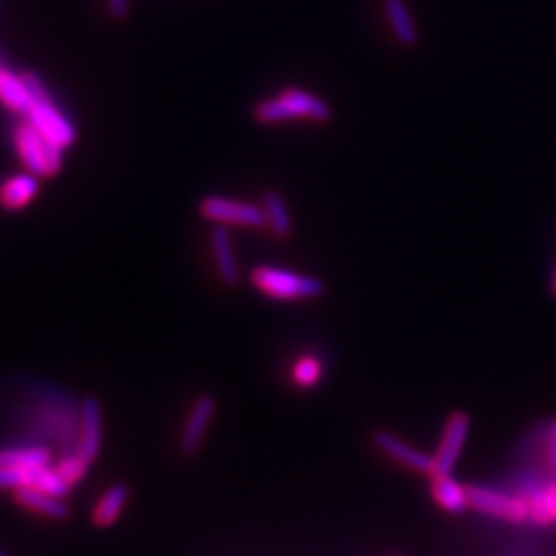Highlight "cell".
<instances>
[{"instance_id":"4fadbf2b","label":"cell","mask_w":556,"mask_h":556,"mask_svg":"<svg viewBox=\"0 0 556 556\" xmlns=\"http://www.w3.org/2000/svg\"><path fill=\"white\" fill-rule=\"evenodd\" d=\"M13 497L27 511H33V513L56 519V521H62L71 515V507L66 505L64 499L48 495V493L36 489V486L23 484V486H19V489L13 491Z\"/></svg>"},{"instance_id":"5bb4252c","label":"cell","mask_w":556,"mask_h":556,"mask_svg":"<svg viewBox=\"0 0 556 556\" xmlns=\"http://www.w3.org/2000/svg\"><path fill=\"white\" fill-rule=\"evenodd\" d=\"M0 103H3L9 112L17 116H25V112L33 103V87H31L29 71L19 75L7 68L3 81H0Z\"/></svg>"},{"instance_id":"ac0fdd59","label":"cell","mask_w":556,"mask_h":556,"mask_svg":"<svg viewBox=\"0 0 556 556\" xmlns=\"http://www.w3.org/2000/svg\"><path fill=\"white\" fill-rule=\"evenodd\" d=\"M262 211L266 217V229H270L274 237L285 239L293 233V217L289 211L287 198L281 192L268 190L262 196Z\"/></svg>"},{"instance_id":"5b68a950","label":"cell","mask_w":556,"mask_h":556,"mask_svg":"<svg viewBox=\"0 0 556 556\" xmlns=\"http://www.w3.org/2000/svg\"><path fill=\"white\" fill-rule=\"evenodd\" d=\"M200 217L219 227H241V229H266V217L262 204L239 200L223 194H208L198 204Z\"/></svg>"},{"instance_id":"83f0119b","label":"cell","mask_w":556,"mask_h":556,"mask_svg":"<svg viewBox=\"0 0 556 556\" xmlns=\"http://www.w3.org/2000/svg\"><path fill=\"white\" fill-rule=\"evenodd\" d=\"M5 73H7V68H5V66H0V81H3V77H5Z\"/></svg>"},{"instance_id":"ba28073f","label":"cell","mask_w":556,"mask_h":556,"mask_svg":"<svg viewBox=\"0 0 556 556\" xmlns=\"http://www.w3.org/2000/svg\"><path fill=\"white\" fill-rule=\"evenodd\" d=\"M215 414H217V400L213 396L204 394L194 400V404L188 410L186 423H184L182 435H180V451L184 456L198 454V449L204 443L208 429H211Z\"/></svg>"},{"instance_id":"ffe728a7","label":"cell","mask_w":556,"mask_h":556,"mask_svg":"<svg viewBox=\"0 0 556 556\" xmlns=\"http://www.w3.org/2000/svg\"><path fill=\"white\" fill-rule=\"evenodd\" d=\"M27 484L36 486V489L54 495L58 499H66L68 495L73 493V484H68L64 480V476L56 470V466H42V468H33L27 470Z\"/></svg>"},{"instance_id":"d4e9b609","label":"cell","mask_w":556,"mask_h":556,"mask_svg":"<svg viewBox=\"0 0 556 556\" xmlns=\"http://www.w3.org/2000/svg\"><path fill=\"white\" fill-rule=\"evenodd\" d=\"M106 7L116 21H122L130 13V0H106Z\"/></svg>"},{"instance_id":"30bf717a","label":"cell","mask_w":556,"mask_h":556,"mask_svg":"<svg viewBox=\"0 0 556 556\" xmlns=\"http://www.w3.org/2000/svg\"><path fill=\"white\" fill-rule=\"evenodd\" d=\"M101 443H103L101 406L95 398H85L79 408L77 454L89 464H93L101 454Z\"/></svg>"},{"instance_id":"f1b7e54d","label":"cell","mask_w":556,"mask_h":556,"mask_svg":"<svg viewBox=\"0 0 556 556\" xmlns=\"http://www.w3.org/2000/svg\"><path fill=\"white\" fill-rule=\"evenodd\" d=\"M392 556H402V554H392Z\"/></svg>"},{"instance_id":"8fae6325","label":"cell","mask_w":556,"mask_h":556,"mask_svg":"<svg viewBox=\"0 0 556 556\" xmlns=\"http://www.w3.org/2000/svg\"><path fill=\"white\" fill-rule=\"evenodd\" d=\"M373 443L377 445V449L384 451V454L390 456L394 462H398V464H402L410 470L433 476V470H435L433 456L425 454V451H421V449L412 447L410 443H406L404 439H400L392 431H386V429L375 431L373 433Z\"/></svg>"},{"instance_id":"d6986e66","label":"cell","mask_w":556,"mask_h":556,"mask_svg":"<svg viewBox=\"0 0 556 556\" xmlns=\"http://www.w3.org/2000/svg\"><path fill=\"white\" fill-rule=\"evenodd\" d=\"M384 11L396 40L402 46H414L419 42V29H416L406 0H384Z\"/></svg>"},{"instance_id":"cb8c5ba5","label":"cell","mask_w":556,"mask_h":556,"mask_svg":"<svg viewBox=\"0 0 556 556\" xmlns=\"http://www.w3.org/2000/svg\"><path fill=\"white\" fill-rule=\"evenodd\" d=\"M27 484V472H17V470H3L0 468V491L5 489H19V486Z\"/></svg>"},{"instance_id":"6da1fadb","label":"cell","mask_w":556,"mask_h":556,"mask_svg":"<svg viewBox=\"0 0 556 556\" xmlns=\"http://www.w3.org/2000/svg\"><path fill=\"white\" fill-rule=\"evenodd\" d=\"M254 118L260 124H285L293 120L326 124L332 118V108L314 93L299 87H287L270 99L258 101Z\"/></svg>"},{"instance_id":"9a60e30c","label":"cell","mask_w":556,"mask_h":556,"mask_svg":"<svg viewBox=\"0 0 556 556\" xmlns=\"http://www.w3.org/2000/svg\"><path fill=\"white\" fill-rule=\"evenodd\" d=\"M431 493L435 503L445 509L447 513L460 515L470 507V495H468V486H464L462 482H458L451 474L445 476H433V484H431Z\"/></svg>"},{"instance_id":"7c38bea8","label":"cell","mask_w":556,"mask_h":556,"mask_svg":"<svg viewBox=\"0 0 556 556\" xmlns=\"http://www.w3.org/2000/svg\"><path fill=\"white\" fill-rule=\"evenodd\" d=\"M40 180L29 171H21L0 182V208L11 213L23 211L40 194Z\"/></svg>"},{"instance_id":"52a82bcc","label":"cell","mask_w":556,"mask_h":556,"mask_svg":"<svg viewBox=\"0 0 556 556\" xmlns=\"http://www.w3.org/2000/svg\"><path fill=\"white\" fill-rule=\"evenodd\" d=\"M468 433H470V416L462 410L451 414L443 427L437 454L433 456V460H435L433 476H445V474L454 472V468L462 456V449L468 441Z\"/></svg>"},{"instance_id":"4316f807","label":"cell","mask_w":556,"mask_h":556,"mask_svg":"<svg viewBox=\"0 0 556 556\" xmlns=\"http://www.w3.org/2000/svg\"><path fill=\"white\" fill-rule=\"evenodd\" d=\"M550 289H552V293L556 295V266H554V272H552V281H550Z\"/></svg>"},{"instance_id":"e0dca14e","label":"cell","mask_w":556,"mask_h":556,"mask_svg":"<svg viewBox=\"0 0 556 556\" xmlns=\"http://www.w3.org/2000/svg\"><path fill=\"white\" fill-rule=\"evenodd\" d=\"M52 464V454L46 447L29 445V447H7L0 449V468L27 472L33 468H42Z\"/></svg>"},{"instance_id":"2e32d148","label":"cell","mask_w":556,"mask_h":556,"mask_svg":"<svg viewBox=\"0 0 556 556\" xmlns=\"http://www.w3.org/2000/svg\"><path fill=\"white\" fill-rule=\"evenodd\" d=\"M128 499H130V491H128L126 484H122V482L112 484L110 489L99 497V501L93 507V513H91L93 524L97 528L114 526L116 521L120 519V515L124 513V509L128 505Z\"/></svg>"},{"instance_id":"3957f363","label":"cell","mask_w":556,"mask_h":556,"mask_svg":"<svg viewBox=\"0 0 556 556\" xmlns=\"http://www.w3.org/2000/svg\"><path fill=\"white\" fill-rule=\"evenodd\" d=\"M29 77L33 87V103L25 112L23 120L40 130L50 143H54L62 151L71 149L77 141V126L56 106V101L42 77H38L36 73H29Z\"/></svg>"},{"instance_id":"7402d4cb","label":"cell","mask_w":556,"mask_h":556,"mask_svg":"<svg viewBox=\"0 0 556 556\" xmlns=\"http://www.w3.org/2000/svg\"><path fill=\"white\" fill-rule=\"evenodd\" d=\"M322 375H324L322 361L311 355L297 359L291 369V377L295 381V386L299 388H316L322 381Z\"/></svg>"},{"instance_id":"603a6c76","label":"cell","mask_w":556,"mask_h":556,"mask_svg":"<svg viewBox=\"0 0 556 556\" xmlns=\"http://www.w3.org/2000/svg\"><path fill=\"white\" fill-rule=\"evenodd\" d=\"M89 462L87 460H83L77 451L73 456H64L58 464H56V470L64 476V480L68 482V484H79L85 476H87V472H89Z\"/></svg>"},{"instance_id":"484cf974","label":"cell","mask_w":556,"mask_h":556,"mask_svg":"<svg viewBox=\"0 0 556 556\" xmlns=\"http://www.w3.org/2000/svg\"><path fill=\"white\" fill-rule=\"evenodd\" d=\"M548 456H550V464L556 470V421H552L550 433H548Z\"/></svg>"},{"instance_id":"7a4b0ae2","label":"cell","mask_w":556,"mask_h":556,"mask_svg":"<svg viewBox=\"0 0 556 556\" xmlns=\"http://www.w3.org/2000/svg\"><path fill=\"white\" fill-rule=\"evenodd\" d=\"M250 281L256 291L276 301H305L324 295V281L318 276L295 272L281 266L260 264L252 270Z\"/></svg>"},{"instance_id":"44dd1931","label":"cell","mask_w":556,"mask_h":556,"mask_svg":"<svg viewBox=\"0 0 556 556\" xmlns=\"http://www.w3.org/2000/svg\"><path fill=\"white\" fill-rule=\"evenodd\" d=\"M528 501L536 524L546 526L556 521V482L544 486V489H536Z\"/></svg>"},{"instance_id":"9c48e42d","label":"cell","mask_w":556,"mask_h":556,"mask_svg":"<svg viewBox=\"0 0 556 556\" xmlns=\"http://www.w3.org/2000/svg\"><path fill=\"white\" fill-rule=\"evenodd\" d=\"M208 250H211L213 266L219 281L229 289L237 287L241 281V270H239L235 243L227 227H219V225L213 227L211 235H208Z\"/></svg>"},{"instance_id":"8992f818","label":"cell","mask_w":556,"mask_h":556,"mask_svg":"<svg viewBox=\"0 0 556 556\" xmlns=\"http://www.w3.org/2000/svg\"><path fill=\"white\" fill-rule=\"evenodd\" d=\"M470 495V507L478 513L491 515L503 521H511V524H524V521L532 519L530 501L521 499L497 489H489V486H468Z\"/></svg>"},{"instance_id":"277c9868","label":"cell","mask_w":556,"mask_h":556,"mask_svg":"<svg viewBox=\"0 0 556 556\" xmlns=\"http://www.w3.org/2000/svg\"><path fill=\"white\" fill-rule=\"evenodd\" d=\"M13 147L19 163L25 171L42 180L54 178L64 163V151L50 143L48 138L33 128L27 120H21L13 130Z\"/></svg>"}]
</instances>
